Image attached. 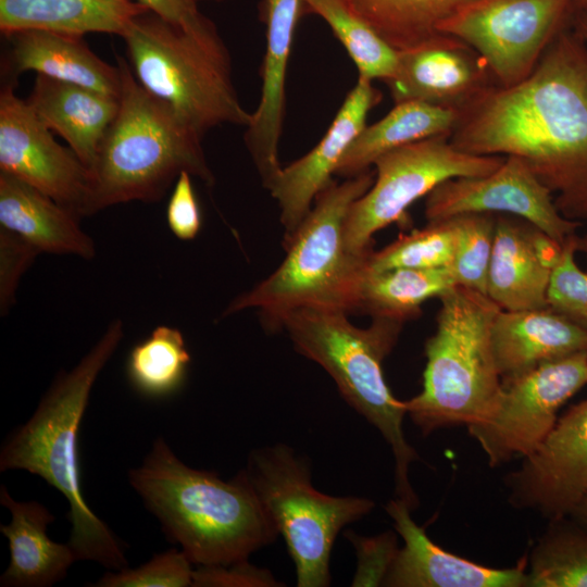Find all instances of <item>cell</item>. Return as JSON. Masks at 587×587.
Here are the masks:
<instances>
[{"mask_svg":"<svg viewBox=\"0 0 587 587\" xmlns=\"http://www.w3.org/2000/svg\"><path fill=\"white\" fill-rule=\"evenodd\" d=\"M576 250L577 254H582L585 260V266L587 271V230L582 235L577 234L576 237Z\"/></svg>","mask_w":587,"mask_h":587,"instance_id":"obj_44","label":"cell"},{"mask_svg":"<svg viewBox=\"0 0 587 587\" xmlns=\"http://www.w3.org/2000/svg\"><path fill=\"white\" fill-rule=\"evenodd\" d=\"M459 111L421 101H403L379 121L366 125L346 151L336 175L357 176L385 153L423 139L450 136Z\"/></svg>","mask_w":587,"mask_h":587,"instance_id":"obj_27","label":"cell"},{"mask_svg":"<svg viewBox=\"0 0 587 587\" xmlns=\"http://www.w3.org/2000/svg\"><path fill=\"white\" fill-rule=\"evenodd\" d=\"M573 4L575 12L587 9V0H573Z\"/></svg>","mask_w":587,"mask_h":587,"instance_id":"obj_45","label":"cell"},{"mask_svg":"<svg viewBox=\"0 0 587 587\" xmlns=\"http://www.w3.org/2000/svg\"><path fill=\"white\" fill-rule=\"evenodd\" d=\"M573 0H472L442 22L477 51L500 87L525 79L552 40L572 23Z\"/></svg>","mask_w":587,"mask_h":587,"instance_id":"obj_11","label":"cell"},{"mask_svg":"<svg viewBox=\"0 0 587 587\" xmlns=\"http://www.w3.org/2000/svg\"><path fill=\"white\" fill-rule=\"evenodd\" d=\"M79 216L23 180L0 172V227L15 233L40 252L91 260L93 240Z\"/></svg>","mask_w":587,"mask_h":587,"instance_id":"obj_25","label":"cell"},{"mask_svg":"<svg viewBox=\"0 0 587 587\" xmlns=\"http://www.w3.org/2000/svg\"><path fill=\"white\" fill-rule=\"evenodd\" d=\"M385 84L395 103L421 101L460 112L496 82L475 49L438 33L399 50L396 72Z\"/></svg>","mask_w":587,"mask_h":587,"instance_id":"obj_17","label":"cell"},{"mask_svg":"<svg viewBox=\"0 0 587 587\" xmlns=\"http://www.w3.org/2000/svg\"><path fill=\"white\" fill-rule=\"evenodd\" d=\"M409 505L394 498L386 512L403 540L383 586L388 587H527V564L495 569L446 551L411 516Z\"/></svg>","mask_w":587,"mask_h":587,"instance_id":"obj_20","label":"cell"},{"mask_svg":"<svg viewBox=\"0 0 587 587\" xmlns=\"http://www.w3.org/2000/svg\"><path fill=\"white\" fill-rule=\"evenodd\" d=\"M122 75L118 111L107 129L90 171L86 216L130 201L162 199L183 172L213 186L202 138L165 102L135 78L116 55Z\"/></svg>","mask_w":587,"mask_h":587,"instance_id":"obj_4","label":"cell"},{"mask_svg":"<svg viewBox=\"0 0 587 587\" xmlns=\"http://www.w3.org/2000/svg\"><path fill=\"white\" fill-rule=\"evenodd\" d=\"M191 175L183 172L174 183L166 207V222L171 232L180 240H191L202 225L201 211L193 189Z\"/></svg>","mask_w":587,"mask_h":587,"instance_id":"obj_40","label":"cell"},{"mask_svg":"<svg viewBox=\"0 0 587 587\" xmlns=\"http://www.w3.org/2000/svg\"><path fill=\"white\" fill-rule=\"evenodd\" d=\"M576 235L562 245L548 289V304L554 311L587 329V271L576 260Z\"/></svg>","mask_w":587,"mask_h":587,"instance_id":"obj_35","label":"cell"},{"mask_svg":"<svg viewBox=\"0 0 587 587\" xmlns=\"http://www.w3.org/2000/svg\"><path fill=\"white\" fill-rule=\"evenodd\" d=\"M190 353L179 329L160 325L127 359V377L134 389L148 398H165L184 384Z\"/></svg>","mask_w":587,"mask_h":587,"instance_id":"obj_32","label":"cell"},{"mask_svg":"<svg viewBox=\"0 0 587 587\" xmlns=\"http://www.w3.org/2000/svg\"><path fill=\"white\" fill-rule=\"evenodd\" d=\"M40 251L15 233L0 227V311L5 315L15 301L24 272Z\"/></svg>","mask_w":587,"mask_h":587,"instance_id":"obj_38","label":"cell"},{"mask_svg":"<svg viewBox=\"0 0 587 587\" xmlns=\"http://www.w3.org/2000/svg\"><path fill=\"white\" fill-rule=\"evenodd\" d=\"M526 564L527 587H587V532L567 517L549 521Z\"/></svg>","mask_w":587,"mask_h":587,"instance_id":"obj_30","label":"cell"},{"mask_svg":"<svg viewBox=\"0 0 587 587\" xmlns=\"http://www.w3.org/2000/svg\"><path fill=\"white\" fill-rule=\"evenodd\" d=\"M4 37L9 41L2 63L4 84L15 86L21 74L34 71L57 80L120 98V66L99 58L83 36L26 29Z\"/></svg>","mask_w":587,"mask_h":587,"instance_id":"obj_21","label":"cell"},{"mask_svg":"<svg viewBox=\"0 0 587 587\" xmlns=\"http://www.w3.org/2000/svg\"><path fill=\"white\" fill-rule=\"evenodd\" d=\"M192 563L180 549L155 554L147 563L105 573L97 587H187L193 584Z\"/></svg>","mask_w":587,"mask_h":587,"instance_id":"obj_36","label":"cell"},{"mask_svg":"<svg viewBox=\"0 0 587 587\" xmlns=\"http://www.w3.org/2000/svg\"><path fill=\"white\" fill-rule=\"evenodd\" d=\"M453 218L427 221L423 228L402 234L369 259L367 272L394 268L450 267L454 257Z\"/></svg>","mask_w":587,"mask_h":587,"instance_id":"obj_33","label":"cell"},{"mask_svg":"<svg viewBox=\"0 0 587 587\" xmlns=\"http://www.w3.org/2000/svg\"><path fill=\"white\" fill-rule=\"evenodd\" d=\"M571 27L587 43V9L574 13Z\"/></svg>","mask_w":587,"mask_h":587,"instance_id":"obj_42","label":"cell"},{"mask_svg":"<svg viewBox=\"0 0 587 587\" xmlns=\"http://www.w3.org/2000/svg\"><path fill=\"white\" fill-rule=\"evenodd\" d=\"M307 13L319 15L329 26L358 68L359 76L389 80L397 68L392 48L347 0H304Z\"/></svg>","mask_w":587,"mask_h":587,"instance_id":"obj_31","label":"cell"},{"mask_svg":"<svg viewBox=\"0 0 587 587\" xmlns=\"http://www.w3.org/2000/svg\"><path fill=\"white\" fill-rule=\"evenodd\" d=\"M347 315L340 310L301 308L285 314L277 328L288 334L300 354L328 373L348 404L384 437L395 459V496L413 511L420 502L409 471L419 454L404 436V401L392 395L383 372L404 323L373 317L361 328Z\"/></svg>","mask_w":587,"mask_h":587,"instance_id":"obj_6","label":"cell"},{"mask_svg":"<svg viewBox=\"0 0 587 587\" xmlns=\"http://www.w3.org/2000/svg\"><path fill=\"white\" fill-rule=\"evenodd\" d=\"M449 139L466 153L521 159L563 216L586 222L587 43L564 28L525 79L464 107Z\"/></svg>","mask_w":587,"mask_h":587,"instance_id":"obj_1","label":"cell"},{"mask_svg":"<svg viewBox=\"0 0 587 587\" xmlns=\"http://www.w3.org/2000/svg\"><path fill=\"white\" fill-rule=\"evenodd\" d=\"M38 118L61 136L91 171L120 98L37 74L28 99Z\"/></svg>","mask_w":587,"mask_h":587,"instance_id":"obj_23","label":"cell"},{"mask_svg":"<svg viewBox=\"0 0 587 587\" xmlns=\"http://www.w3.org/2000/svg\"><path fill=\"white\" fill-rule=\"evenodd\" d=\"M457 286L450 267L394 268L367 272L357 312L405 323L421 313V307Z\"/></svg>","mask_w":587,"mask_h":587,"instance_id":"obj_28","label":"cell"},{"mask_svg":"<svg viewBox=\"0 0 587 587\" xmlns=\"http://www.w3.org/2000/svg\"><path fill=\"white\" fill-rule=\"evenodd\" d=\"M201 1L223 2V1H227V0H197V2H201Z\"/></svg>","mask_w":587,"mask_h":587,"instance_id":"obj_46","label":"cell"},{"mask_svg":"<svg viewBox=\"0 0 587 587\" xmlns=\"http://www.w3.org/2000/svg\"><path fill=\"white\" fill-rule=\"evenodd\" d=\"M122 338L123 324L115 320L74 369L58 376L32 417L8 436L0 450L1 472L38 475L67 500L68 545L76 560L95 561L112 571L128 562L120 540L84 498L77 439L92 386Z\"/></svg>","mask_w":587,"mask_h":587,"instance_id":"obj_3","label":"cell"},{"mask_svg":"<svg viewBox=\"0 0 587 587\" xmlns=\"http://www.w3.org/2000/svg\"><path fill=\"white\" fill-rule=\"evenodd\" d=\"M294 561L298 587L330 584V553L339 532L367 515L365 497L330 496L314 488L309 462L285 445L250 452L243 469Z\"/></svg>","mask_w":587,"mask_h":587,"instance_id":"obj_9","label":"cell"},{"mask_svg":"<svg viewBox=\"0 0 587 587\" xmlns=\"http://www.w3.org/2000/svg\"><path fill=\"white\" fill-rule=\"evenodd\" d=\"M307 13L304 0H261L265 54L261 66V97L245 132V143L263 186L282 168L278 146L286 110V76L295 33Z\"/></svg>","mask_w":587,"mask_h":587,"instance_id":"obj_18","label":"cell"},{"mask_svg":"<svg viewBox=\"0 0 587 587\" xmlns=\"http://www.w3.org/2000/svg\"><path fill=\"white\" fill-rule=\"evenodd\" d=\"M427 221L465 213L507 214L521 217L559 243L578 234L582 224L562 215L550 190L519 158L503 163L485 176L445 180L425 197Z\"/></svg>","mask_w":587,"mask_h":587,"instance_id":"obj_14","label":"cell"},{"mask_svg":"<svg viewBox=\"0 0 587 587\" xmlns=\"http://www.w3.org/2000/svg\"><path fill=\"white\" fill-rule=\"evenodd\" d=\"M355 549L358 566L352 586H383L399 550L396 533L388 530L373 537L345 533Z\"/></svg>","mask_w":587,"mask_h":587,"instance_id":"obj_37","label":"cell"},{"mask_svg":"<svg viewBox=\"0 0 587 587\" xmlns=\"http://www.w3.org/2000/svg\"><path fill=\"white\" fill-rule=\"evenodd\" d=\"M128 482L167 540L198 566L248 560L279 535L243 469L224 480L186 465L162 437Z\"/></svg>","mask_w":587,"mask_h":587,"instance_id":"obj_2","label":"cell"},{"mask_svg":"<svg viewBox=\"0 0 587 587\" xmlns=\"http://www.w3.org/2000/svg\"><path fill=\"white\" fill-rule=\"evenodd\" d=\"M504 483L513 508L549 521L571 515L587 496V399L558 419Z\"/></svg>","mask_w":587,"mask_h":587,"instance_id":"obj_15","label":"cell"},{"mask_svg":"<svg viewBox=\"0 0 587 587\" xmlns=\"http://www.w3.org/2000/svg\"><path fill=\"white\" fill-rule=\"evenodd\" d=\"M14 85L0 92V172L12 175L86 216L90 171L70 148L57 142Z\"/></svg>","mask_w":587,"mask_h":587,"instance_id":"obj_13","label":"cell"},{"mask_svg":"<svg viewBox=\"0 0 587 587\" xmlns=\"http://www.w3.org/2000/svg\"><path fill=\"white\" fill-rule=\"evenodd\" d=\"M454 257L450 266L459 286L486 294L497 215L465 213L452 216Z\"/></svg>","mask_w":587,"mask_h":587,"instance_id":"obj_34","label":"cell"},{"mask_svg":"<svg viewBox=\"0 0 587 587\" xmlns=\"http://www.w3.org/2000/svg\"><path fill=\"white\" fill-rule=\"evenodd\" d=\"M165 22L182 28L202 25L208 17L203 15L197 0H135Z\"/></svg>","mask_w":587,"mask_h":587,"instance_id":"obj_41","label":"cell"},{"mask_svg":"<svg viewBox=\"0 0 587 587\" xmlns=\"http://www.w3.org/2000/svg\"><path fill=\"white\" fill-rule=\"evenodd\" d=\"M504 159L463 152L450 142L449 136L423 139L385 153L374 163L373 185L348 212L347 249L370 254L374 235L394 223H404L408 209L439 184L454 177L488 175Z\"/></svg>","mask_w":587,"mask_h":587,"instance_id":"obj_10","label":"cell"},{"mask_svg":"<svg viewBox=\"0 0 587 587\" xmlns=\"http://www.w3.org/2000/svg\"><path fill=\"white\" fill-rule=\"evenodd\" d=\"M122 38L137 82L201 138L224 124L248 126L251 113L237 95L229 51L210 18L182 28L148 11Z\"/></svg>","mask_w":587,"mask_h":587,"instance_id":"obj_7","label":"cell"},{"mask_svg":"<svg viewBox=\"0 0 587 587\" xmlns=\"http://www.w3.org/2000/svg\"><path fill=\"white\" fill-rule=\"evenodd\" d=\"M197 587H277L283 586L273 574L248 562L228 565L198 566L193 571Z\"/></svg>","mask_w":587,"mask_h":587,"instance_id":"obj_39","label":"cell"},{"mask_svg":"<svg viewBox=\"0 0 587 587\" xmlns=\"http://www.w3.org/2000/svg\"><path fill=\"white\" fill-rule=\"evenodd\" d=\"M491 344L501 380L508 382L545 363L587 352V329L550 307L500 309Z\"/></svg>","mask_w":587,"mask_h":587,"instance_id":"obj_22","label":"cell"},{"mask_svg":"<svg viewBox=\"0 0 587 587\" xmlns=\"http://www.w3.org/2000/svg\"><path fill=\"white\" fill-rule=\"evenodd\" d=\"M0 502L11 513L10 523L0 525L10 550L0 585L47 587L63 579L76 557L68 542H55L48 536V526L54 521L50 511L36 501H16L5 486L1 487Z\"/></svg>","mask_w":587,"mask_h":587,"instance_id":"obj_24","label":"cell"},{"mask_svg":"<svg viewBox=\"0 0 587 587\" xmlns=\"http://www.w3.org/2000/svg\"><path fill=\"white\" fill-rule=\"evenodd\" d=\"M562 245L534 224L497 214L487 296L501 310L549 307L548 289Z\"/></svg>","mask_w":587,"mask_h":587,"instance_id":"obj_19","label":"cell"},{"mask_svg":"<svg viewBox=\"0 0 587 587\" xmlns=\"http://www.w3.org/2000/svg\"><path fill=\"white\" fill-rule=\"evenodd\" d=\"M149 10L135 0H0V32L38 29L83 36L122 37L130 22Z\"/></svg>","mask_w":587,"mask_h":587,"instance_id":"obj_26","label":"cell"},{"mask_svg":"<svg viewBox=\"0 0 587 587\" xmlns=\"http://www.w3.org/2000/svg\"><path fill=\"white\" fill-rule=\"evenodd\" d=\"M375 170L335 180L315 199L291 239L284 245L279 266L250 290L238 295L223 316L246 309L259 311L264 325L277 328L297 309L358 310L370 254H355L345 242V222L351 205L373 185Z\"/></svg>","mask_w":587,"mask_h":587,"instance_id":"obj_5","label":"cell"},{"mask_svg":"<svg viewBox=\"0 0 587 587\" xmlns=\"http://www.w3.org/2000/svg\"><path fill=\"white\" fill-rule=\"evenodd\" d=\"M569 517L587 528V496L577 504Z\"/></svg>","mask_w":587,"mask_h":587,"instance_id":"obj_43","label":"cell"},{"mask_svg":"<svg viewBox=\"0 0 587 587\" xmlns=\"http://www.w3.org/2000/svg\"><path fill=\"white\" fill-rule=\"evenodd\" d=\"M382 100L373 80L359 76L320 142L299 160L282 167L265 186L279 208L284 241L288 242L316 197L333 182L337 168L371 110Z\"/></svg>","mask_w":587,"mask_h":587,"instance_id":"obj_16","label":"cell"},{"mask_svg":"<svg viewBox=\"0 0 587 587\" xmlns=\"http://www.w3.org/2000/svg\"><path fill=\"white\" fill-rule=\"evenodd\" d=\"M438 299L436 330L425 342L422 389L404 401L407 415L425 436L478 421L502 389L491 344L500 307L459 285Z\"/></svg>","mask_w":587,"mask_h":587,"instance_id":"obj_8","label":"cell"},{"mask_svg":"<svg viewBox=\"0 0 587 587\" xmlns=\"http://www.w3.org/2000/svg\"><path fill=\"white\" fill-rule=\"evenodd\" d=\"M392 48L404 50L438 34L472 0H347Z\"/></svg>","mask_w":587,"mask_h":587,"instance_id":"obj_29","label":"cell"},{"mask_svg":"<svg viewBox=\"0 0 587 587\" xmlns=\"http://www.w3.org/2000/svg\"><path fill=\"white\" fill-rule=\"evenodd\" d=\"M587 385V352L545 363L502 382L490 410L466 426L496 467L529 454L550 433L562 405Z\"/></svg>","mask_w":587,"mask_h":587,"instance_id":"obj_12","label":"cell"}]
</instances>
